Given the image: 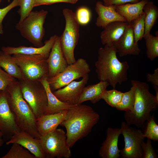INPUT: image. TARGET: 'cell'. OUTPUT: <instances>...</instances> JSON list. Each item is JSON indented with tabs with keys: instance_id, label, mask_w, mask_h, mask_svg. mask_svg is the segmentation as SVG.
<instances>
[{
	"instance_id": "6da1fadb",
	"label": "cell",
	"mask_w": 158,
	"mask_h": 158,
	"mask_svg": "<svg viewBox=\"0 0 158 158\" xmlns=\"http://www.w3.org/2000/svg\"><path fill=\"white\" fill-rule=\"evenodd\" d=\"M99 118V114L87 105L78 104L68 109L65 118L60 125L66 129L67 142L69 147L87 136Z\"/></svg>"
},
{
	"instance_id": "7a4b0ae2",
	"label": "cell",
	"mask_w": 158,
	"mask_h": 158,
	"mask_svg": "<svg viewBox=\"0 0 158 158\" xmlns=\"http://www.w3.org/2000/svg\"><path fill=\"white\" fill-rule=\"evenodd\" d=\"M117 51L113 44H106L98 51L95 62L96 72L100 81L108 82L114 89L128 79L129 65L126 61L121 62L118 59Z\"/></svg>"
},
{
	"instance_id": "3957f363",
	"label": "cell",
	"mask_w": 158,
	"mask_h": 158,
	"mask_svg": "<svg viewBox=\"0 0 158 158\" xmlns=\"http://www.w3.org/2000/svg\"><path fill=\"white\" fill-rule=\"evenodd\" d=\"M6 90L9 106L20 130L39 139L41 136L37 130L36 119L23 96L19 81L16 80L13 82Z\"/></svg>"
},
{
	"instance_id": "277c9868",
	"label": "cell",
	"mask_w": 158,
	"mask_h": 158,
	"mask_svg": "<svg viewBox=\"0 0 158 158\" xmlns=\"http://www.w3.org/2000/svg\"><path fill=\"white\" fill-rule=\"evenodd\" d=\"M131 84L135 87V103L133 111L125 112L124 118L128 125H133L140 128H142L151 116V112L157 109L158 100L150 92L147 83L133 80Z\"/></svg>"
},
{
	"instance_id": "5b68a950",
	"label": "cell",
	"mask_w": 158,
	"mask_h": 158,
	"mask_svg": "<svg viewBox=\"0 0 158 158\" xmlns=\"http://www.w3.org/2000/svg\"><path fill=\"white\" fill-rule=\"evenodd\" d=\"M65 20L64 30L60 42L63 56L68 65L75 62L74 51L79 37L80 24L75 13L71 9L65 8L62 11Z\"/></svg>"
},
{
	"instance_id": "8992f818",
	"label": "cell",
	"mask_w": 158,
	"mask_h": 158,
	"mask_svg": "<svg viewBox=\"0 0 158 158\" xmlns=\"http://www.w3.org/2000/svg\"><path fill=\"white\" fill-rule=\"evenodd\" d=\"M48 13L44 9L32 11L23 21L16 25L21 35L36 47L43 45L42 39L45 34L44 25Z\"/></svg>"
},
{
	"instance_id": "52a82bcc",
	"label": "cell",
	"mask_w": 158,
	"mask_h": 158,
	"mask_svg": "<svg viewBox=\"0 0 158 158\" xmlns=\"http://www.w3.org/2000/svg\"><path fill=\"white\" fill-rule=\"evenodd\" d=\"M12 57L20 69L23 80H39L48 77L47 58L43 56L16 54Z\"/></svg>"
},
{
	"instance_id": "ba28073f",
	"label": "cell",
	"mask_w": 158,
	"mask_h": 158,
	"mask_svg": "<svg viewBox=\"0 0 158 158\" xmlns=\"http://www.w3.org/2000/svg\"><path fill=\"white\" fill-rule=\"evenodd\" d=\"M19 82L23 96L37 120L45 114L47 107V97L44 88L39 80H22Z\"/></svg>"
},
{
	"instance_id": "9c48e42d",
	"label": "cell",
	"mask_w": 158,
	"mask_h": 158,
	"mask_svg": "<svg viewBox=\"0 0 158 158\" xmlns=\"http://www.w3.org/2000/svg\"><path fill=\"white\" fill-rule=\"evenodd\" d=\"M39 140L45 158H69L71 156L66 134L63 129L57 128L41 136Z\"/></svg>"
},
{
	"instance_id": "30bf717a",
	"label": "cell",
	"mask_w": 158,
	"mask_h": 158,
	"mask_svg": "<svg viewBox=\"0 0 158 158\" xmlns=\"http://www.w3.org/2000/svg\"><path fill=\"white\" fill-rule=\"evenodd\" d=\"M90 72L86 60L79 58L74 63L68 65L61 72L47 80L52 92L60 89L74 80L83 78Z\"/></svg>"
},
{
	"instance_id": "8fae6325",
	"label": "cell",
	"mask_w": 158,
	"mask_h": 158,
	"mask_svg": "<svg viewBox=\"0 0 158 158\" xmlns=\"http://www.w3.org/2000/svg\"><path fill=\"white\" fill-rule=\"evenodd\" d=\"M121 134L124 137L125 146L120 150L122 158H142L141 144L145 137L139 128L130 126L126 122L121 124Z\"/></svg>"
},
{
	"instance_id": "7c38bea8",
	"label": "cell",
	"mask_w": 158,
	"mask_h": 158,
	"mask_svg": "<svg viewBox=\"0 0 158 158\" xmlns=\"http://www.w3.org/2000/svg\"><path fill=\"white\" fill-rule=\"evenodd\" d=\"M20 131L9 106L6 90H0V131L2 137L5 139H10L15 133Z\"/></svg>"
},
{
	"instance_id": "4fadbf2b",
	"label": "cell",
	"mask_w": 158,
	"mask_h": 158,
	"mask_svg": "<svg viewBox=\"0 0 158 158\" xmlns=\"http://www.w3.org/2000/svg\"><path fill=\"white\" fill-rule=\"evenodd\" d=\"M88 80V74L82 78L80 81H73L53 92L59 100L63 102L71 105L78 104L83 89Z\"/></svg>"
},
{
	"instance_id": "5bb4252c",
	"label": "cell",
	"mask_w": 158,
	"mask_h": 158,
	"mask_svg": "<svg viewBox=\"0 0 158 158\" xmlns=\"http://www.w3.org/2000/svg\"><path fill=\"white\" fill-rule=\"evenodd\" d=\"M48 67L47 78H51L63 71L68 64L63 56L60 42L57 35L47 59Z\"/></svg>"
},
{
	"instance_id": "9a60e30c",
	"label": "cell",
	"mask_w": 158,
	"mask_h": 158,
	"mask_svg": "<svg viewBox=\"0 0 158 158\" xmlns=\"http://www.w3.org/2000/svg\"><path fill=\"white\" fill-rule=\"evenodd\" d=\"M17 143L28 150L36 158H45L39 139L34 138L27 133L20 131L15 133L6 142L7 145Z\"/></svg>"
},
{
	"instance_id": "2e32d148",
	"label": "cell",
	"mask_w": 158,
	"mask_h": 158,
	"mask_svg": "<svg viewBox=\"0 0 158 158\" xmlns=\"http://www.w3.org/2000/svg\"><path fill=\"white\" fill-rule=\"evenodd\" d=\"M120 134V128H107L106 138L99 151L101 157L118 158L120 157V150L118 149V139Z\"/></svg>"
},
{
	"instance_id": "e0dca14e",
	"label": "cell",
	"mask_w": 158,
	"mask_h": 158,
	"mask_svg": "<svg viewBox=\"0 0 158 158\" xmlns=\"http://www.w3.org/2000/svg\"><path fill=\"white\" fill-rule=\"evenodd\" d=\"M120 57L128 55H137L140 49L135 41L132 22L129 23L125 32L119 40L114 44Z\"/></svg>"
},
{
	"instance_id": "ac0fdd59",
	"label": "cell",
	"mask_w": 158,
	"mask_h": 158,
	"mask_svg": "<svg viewBox=\"0 0 158 158\" xmlns=\"http://www.w3.org/2000/svg\"><path fill=\"white\" fill-rule=\"evenodd\" d=\"M56 35L51 36L45 41L44 44L40 47H28L20 46L18 47H3L1 50L11 55L21 54L27 55L40 54L47 58L56 37Z\"/></svg>"
},
{
	"instance_id": "d6986e66",
	"label": "cell",
	"mask_w": 158,
	"mask_h": 158,
	"mask_svg": "<svg viewBox=\"0 0 158 158\" xmlns=\"http://www.w3.org/2000/svg\"><path fill=\"white\" fill-rule=\"evenodd\" d=\"M116 5L106 6L102 1H97L95 8L98 15L95 23L96 26L104 28L108 24L113 22H127L124 17L116 12Z\"/></svg>"
},
{
	"instance_id": "ffe728a7",
	"label": "cell",
	"mask_w": 158,
	"mask_h": 158,
	"mask_svg": "<svg viewBox=\"0 0 158 158\" xmlns=\"http://www.w3.org/2000/svg\"><path fill=\"white\" fill-rule=\"evenodd\" d=\"M67 110L58 113L44 114L37 119V128L40 136L47 134L56 129L64 120Z\"/></svg>"
},
{
	"instance_id": "44dd1931",
	"label": "cell",
	"mask_w": 158,
	"mask_h": 158,
	"mask_svg": "<svg viewBox=\"0 0 158 158\" xmlns=\"http://www.w3.org/2000/svg\"><path fill=\"white\" fill-rule=\"evenodd\" d=\"M129 24L127 22L116 21L108 24L100 34L102 44H114L117 42L125 32Z\"/></svg>"
},
{
	"instance_id": "7402d4cb",
	"label": "cell",
	"mask_w": 158,
	"mask_h": 158,
	"mask_svg": "<svg viewBox=\"0 0 158 158\" xmlns=\"http://www.w3.org/2000/svg\"><path fill=\"white\" fill-rule=\"evenodd\" d=\"M109 83L106 81H100L95 84L85 86L83 89L80 97L78 104L90 101L95 104L102 99V96Z\"/></svg>"
},
{
	"instance_id": "603a6c76",
	"label": "cell",
	"mask_w": 158,
	"mask_h": 158,
	"mask_svg": "<svg viewBox=\"0 0 158 158\" xmlns=\"http://www.w3.org/2000/svg\"><path fill=\"white\" fill-rule=\"evenodd\" d=\"M148 0H141L135 3L116 6V12L130 23L143 14V8Z\"/></svg>"
},
{
	"instance_id": "cb8c5ba5",
	"label": "cell",
	"mask_w": 158,
	"mask_h": 158,
	"mask_svg": "<svg viewBox=\"0 0 158 158\" xmlns=\"http://www.w3.org/2000/svg\"><path fill=\"white\" fill-rule=\"evenodd\" d=\"M47 78L45 77L39 80L44 86L47 97L48 105L45 114L58 113L68 109L72 105L61 101L56 97L50 89Z\"/></svg>"
},
{
	"instance_id": "d4e9b609",
	"label": "cell",
	"mask_w": 158,
	"mask_h": 158,
	"mask_svg": "<svg viewBox=\"0 0 158 158\" xmlns=\"http://www.w3.org/2000/svg\"><path fill=\"white\" fill-rule=\"evenodd\" d=\"M143 11L145 25L144 37L150 33L156 23L158 17V8L152 1L148 0L143 7Z\"/></svg>"
},
{
	"instance_id": "484cf974",
	"label": "cell",
	"mask_w": 158,
	"mask_h": 158,
	"mask_svg": "<svg viewBox=\"0 0 158 158\" xmlns=\"http://www.w3.org/2000/svg\"><path fill=\"white\" fill-rule=\"evenodd\" d=\"M0 67L9 75L19 80H23L19 67L13 61L11 55L0 51Z\"/></svg>"
},
{
	"instance_id": "4316f807",
	"label": "cell",
	"mask_w": 158,
	"mask_h": 158,
	"mask_svg": "<svg viewBox=\"0 0 158 158\" xmlns=\"http://www.w3.org/2000/svg\"><path fill=\"white\" fill-rule=\"evenodd\" d=\"M131 85L130 90L123 93L121 102L116 108L118 110L131 112L133 109L135 99V87Z\"/></svg>"
},
{
	"instance_id": "83f0119b",
	"label": "cell",
	"mask_w": 158,
	"mask_h": 158,
	"mask_svg": "<svg viewBox=\"0 0 158 158\" xmlns=\"http://www.w3.org/2000/svg\"><path fill=\"white\" fill-rule=\"evenodd\" d=\"M144 136L154 141L158 140V125L153 114L145 122L142 128Z\"/></svg>"
},
{
	"instance_id": "f1b7e54d",
	"label": "cell",
	"mask_w": 158,
	"mask_h": 158,
	"mask_svg": "<svg viewBox=\"0 0 158 158\" xmlns=\"http://www.w3.org/2000/svg\"><path fill=\"white\" fill-rule=\"evenodd\" d=\"M145 40L147 57L153 61L158 56V36H154L150 33L144 36Z\"/></svg>"
},
{
	"instance_id": "f546056e",
	"label": "cell",
	"mask_w": 158,
	"mask_h": 158,
	"mask_svg": "<svg viewBox=\"0 0 158 158\" xmlns=\"http://www.w3.org/2000/svg\"><path fill=\"white\" fill-rule=\"evenodd\" d=\"M8 152L1 158H36L28 150L17 143H13Z\"/></svg>"
},
{
	"instance_id": "4dcf8cb0",
	"label": "cell",
	"mask_w": 158,
	"mask_h": 158,
	"mask_svg": "<svg viewBox=\"0 0 158 158\" xmlns=\"http://www.w3.org/2000/svg\"><path fill=\"white\" fill-rule=\"evenodd\" d=\"M123 93L114 89L110 90L106 89L103 92L101 98L112 107L116 108L121 102Z\"/></svg>"
},
{
	"instance_id": "1f68e13d",
	"label": "cell",
	"mask_w": 158,
	"mask_h": 158,
	"mask_svg": "<svg viewBox=\"0 0 158 158\" xmlns=\"http://www.w3.org/2000/svg\"><path fill=\"white\" fill-rule=\"evenodd\" d=\"M135 41L138 43L143 38L145 30L144 13L131 21Z\"/></svg>"
},
{
	"instance_id": "d6a6232c",
	"label": "cell",
	"mask_w": 158,
	"mask_h": 158,
	"mask_svg": "<svg viewBox=\"0 0 158 158\" xmlns=\"http://www.w3.org/2000/svg\"><path fill=\"white\" fill-rule=\"evenodd\" d=\"M35 1V0H18L20 8L18 13L20 15L19 22L23 21L32 11Z\"/></svg>"
},
{
	"instance_id": "836d02e7",
	"label": "cell",
	"mask_w": 158,
	"mask_h": 158,
	"mask_svg": "<svg viewBox=\"0 0 158 158\" xmlns=\"http://www.w3.org/2000/svg\"><path fill=\"white\" fill-rule=\"evenodd\" d=\"M75 14L77 20L80 25H87L90 20V10L86 7H82L79 8Z\"/></svg>"
},
{
	"instance_id": "e575fe53",
	"label": "cell",
	"mask_w": 158,
	"mask_h": 158,
	"mask_svg": "<svg viewBox=\"0 0 158 158\" xmlns=\"http://www.w3.org/2000/svg\"><path fill=\"white\" fill-rule=\"evenodd\" d=\"M147 138L146 142L143 141L142 143V158H157L158 156L152 146L151 140Z\"/></svg>"
},
{
	"instance_id": "d590c367",
	"label": "cell",
	"mask_w": 158,
	"mask_h": 158,
	"mask_svg": "<svg viewBox=\"0 0 158 158\" xmlns=\"http://www.w3.org/2000/svg\"><path fill=\"white\" fill-rule=\"evenodd\" d=\"M16 80L0 67V90H6L7 87Z\"/></svg>"
},
{
	"instance_id": "8d00e7d4",
	"label": "cell",
	"mask_w": 158,
	"mask_h": 158,
	"mask_svg": "<svg viewBox=\"0 0 158 158\" xmlns=\"http://www.w3.org/2000/svg\"><path fill=\"white\" fill-rule=\"evenodd\" d=\"M19 6L18 0H13L12 1L6 6L0 8V34L4 33L2 21L7 13L14 8Z\"/></svg>"
},
{
	"instance_id": "74e56055",
	"label": "cell",
	"mask_w": 158,
	"mask_h": 158,
	"mask_svg": "<svg viewBox=\"0 0 158 158\" xmlns=\"http://www.w3.org/2000/svg\"><path fill=\"white\" fill-rule=\"evenodd\" d=\"M78 0H35L34 7L43 5H51L57 3L75 4Z\"/></svg>"
},
{
	"instance_id": "f35d334b",
	"label": "cell",
	"mask_w": 158,
	"mask_h": 158,
	"mask_svg": "<svg viewBox=\"0 0 158 158\" xmlns=\"http://www.w3.org/2000/svg\"><path fill=\"white\" fill-rule=\"evenodd\" d=\"M103 4L106 6L111 5L116 6L121 5L130 3H135L138 2L141 0H102Z\"/></svg>"
},
{
	"instance_id": "ab89813d",
	"label": "cell",
	"mask_w": 158,
	"mask_h": 158,
	"mask_svg": "<svg viewBox=\"0 0 158 158\" xmlns=\"http://www.w3.org/2000/svg\"><path fill=\"white\" fill-rule=\"evenodd\" d=\"M146 78L147 82L151 83L153 87H158V68L155 69L153 73H148Z\"/></svg>"
},
{
	"instance_id": "60d3db41",
	"label": "cell",
	"mask_w": 158,
	"mask_h": 158,
	"mask_svg": "<svg viewBox=\"0 0 158 158\" xmlns=\"http://www.w3.org/2000/svg\"><path fill=\"white\" fill-rule=\"evenodd\" d=\"M4 141L2 137H0V147L1 146L4 144Z\"/></svg>"
},
{
	"instance_id": "b9f144b4",
	"label": "cell",
	"mask_w": 158,
	"mask_h": 158,
	"mask_svg": "<svg viewBox=\"0 0 158 158\" xmlns=\"http://www.w3.org/2000/svg\"><path fill=\"white\" fill-rule=\"evenodd\" d=\"M3 135L2 133L0 131V137H2Z\"/></svg>"
},
{
	"instance_id": "7bdbcfd3",
	"label": "cell",
	"mask_w": 158,
	"mask_h": 158,
	"mask_svg": "<svg viewBox=\"0 0 158 158\" xmlns=\"http://www.w3.org/2000/svg\"><path fill=\"white\" fill-rule=\"evenodd\" d=\"M8 2H9L10 1V0H7Z\"/></svg>"
},
{
	"instance_id": "ee69618b",
	"label": "cell",
	"mask_w": 158,
	"mask_h": 158,
	"mask_svg": "<svg viewBox=\"0 0 158 158\" xmlns=\"http://www.w3.org/2000/svg\"><path fill=\"white\" fill-rule=\"evenodd\" d=\"M2 0H0V2H1Z\"/></svg>"
}]
</instances>
